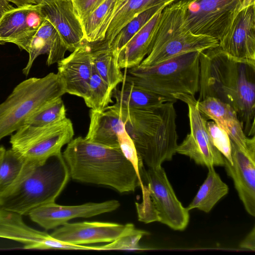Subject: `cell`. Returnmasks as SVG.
I'll return each mask as SVG.
<instances>
[{
    "label": "cell",
    "mask_w": 255,
    "mask_h": 255,
    "mask_svg": "<svg viewBox=\"0 0 255 255\" xmlns=\"http://www.w3.org/2000/svg\"><path fill=\"white\" fill-rule=\"evenodd\" d=\"M200 101L214 97L236 112L244 132H255V62L236 60L218 46L200 52Z\"/></svg>",
    "instance_id": "6da1fadb"
},
{
    "label": "cell",
    "mask_w": 255,
    "mask_h": 255,
    "mask_svg": "<svg viewBox=\"0 0 255 255\" xmlns=\"http://www.w3.org/2000/svg\"><path fill=\"white\" fill-rule=\"evenodd\" d=\"M62 155L74 180L108 186L120 193L133 192L140 186L133 166L120 147L104 146L79 136L67 144Z\"/></svg>",
    "instance_id": "7a4b0ae2"
},
{
    "label": "cell",
    "mask_w": 255,
    "mask_h": 255,
    "mask_svg": "<svg viewBox=\"0 0 255 255\" xmlns=\"http://www.w3.org/2000/svg\"><path fill=\"white\" fill-rule=\"evenodd\" d=\"M174 102L148 109L110 106L120 117L137 152L148 168L161 166L176 153L178 138Z\"/></svg>",
    "instance_id": "3957f363"
},
{
    "label": "cell",
    "mask_w": 255,
    "mask_h": 255,
    "mask_svg": "<svg viewBox=\"0 0 255 255\" xmlns=\"http://www.w3.org/2000/svg\"><path fill=\"white\" fill-rule=\"evenodd\" d=\"M30 160L19 182L0 196V209L28 215L35 208L55 202L65 187L70 176L62 153L43 162Z\"/></svg>",
    "instance_id": "277c9868"
},
{
    "label": "cell",
    "mask_w": 255,
    "mask_h": 255,
    "mask_svg": "<svg viewBox=\"0 0 255 255\" xmlns=\"http://www.w3.org/2000/svg\"><path fill=\"white\" fill-rule=\"evenodd\" d=\"M190 1L176 0L162 9L149 52L139 66H153L184 53L203 51L218 46L216 39L194 34L185 27V15Z\"/></svg>",
    "instance_id": "5b68a950"
},
{
    "label": "cell",
    "mask_w": 255,
    "mask_h": 255,
    "mask_svg": "<svg viewBox=\"0 0 255 255\" xmlns=\"http://www.w3.org/2000/svg\"><path fill=\"white\" fill-rule=\"evenodd\" d=\"M200 52L184 53L151 66L131 68L124 82L168 97L178 93L195 96L199 90Z\"/></svg>",
    "instance_id": "8992f818"
},
{
    "label": "cell",
    "mask_w": 255,
    "mask_h": 255,
    "mask_svg": "<svg viewBox=\"0 0 255 255\" xmlns=\"http://www.w3.org/2000/svg\"><path fill=\"white\" fill-rule=\"evenodd\" d=\"M65 94L64 83L57 73L51 72L20 82L0 104V140L25 125L40 107Z\"/></svg>",
    "instance_id": "52a82bcc"
},
{
    "label": "cell",
    "mask_w": 255,
    "mask_h": 255,
    "mask_svg": "<svg viewBox=\"0 0 255 255\" xmlns=\"http://www.w3.org/2000/svg\"><path fill=\"white\" fill-rule=\"evenodd\" d=\"M142 201L135 202L139 221L159 222L176 231H183L189 222V211L177 198L161 166L145 169L140 175Z\"/></svg>",
    "instance_id": "ba28073f"
},
{
    "label": "cell",
    "mask_w": 255,
    "mask_h": 255,
    "mask_svg": "<svg viewBox=\"0 0 255 255\" xmlns=\"http://www.w3.org/2000/svg\"><path fill=\"white\" fill-rule=\"evenodd\" d=\"M74 135L70 119H65L42 127L24 125L11 134V149L25 158L43 162L53 155L62 153V147Z\"/></svg>",
    "instance_id": "9c48e42d"
},
{
    "label": "cell",
    "mask_w": 255,
    "mask_h": 255,
    "mask_svg": "<svg viewBox=\"0 0 255 255\" xmlns=\"http://www.w3.org/2000/svg\"><path fill=\"white\" fill-rule=\"evenodd\" d=\"M254 3L255 0H190L185 26L194 34L209 36L219 41L237 14Z\"/></svg>",
    "instance_id": "30bf717a"
},
{
    "label": "cell",
    "mask_w": 255,
    "mask_h": 255,
    "mask_svg": "<svg viewBox=\"0 0 255 255\" xmlns=\"http://www.w3.org/2000/svg\"><path fill=\"white\" fill-rule=\"evenodd\" d=\"M188 106L190 132L181 144L176 153L187 156L197 164L208 167L224 166L223 155L212 143L207 129V120L199 110L195 96L178 93L173 95Z\"/></svg>",
    "instance_id": "8fae6325"
},
{
    "label": "cell",
    "mask_w": 255,
    "mask_h": 255,
    "mask_svg": "<svg viewBox=\"0 0 255 255\" xmlns=\"http://www.w3.org/2000/svg\"><path fill=\"white\" fill-rule=\"evenodd\" d=\"M120 206V202L116 200L75 206L60 205L53 202L35 208L28 215L32 221L41 227L50 230L62 226L73 219L90 218L111 212Z\"/></svg>",
    "instance_id": "7c38bea8"
},
{
    "label": "cell",
    "mask_w": 255,
    "mask_h": 255,
    "mask_svg": "<svg viewBox=\"0 0 255 255\" xmlns=\"http://www.w3.org/2000/svg\"><path fill=\"white\" fill-rule=\"evenodd\" d=\"M43 20L39 4L13 6L0 17V44L12 43L27 52Z\"/></svg>",
    "instance_id": "4fadbf2b"
},
{
    "label": "cell",
    "mask_w": 255,
    "mask_h": 255,
    "mask_svg": "<svg viewBox=\"0 0 255 255\" xmlns=\"http://www.w3.org/2000/svg\"><path fill=\"white\" fill-rule=\"evenodd\" d=\"M218 47L236 60L255 62V3L237 14Z\"/></svg>",
    "instance_id": "5bb4252c"
},
{
    "label": "cell",
    "mask_w": 255,
    "mask_h": 255,
    "mask_svg": "<svg viewBox=\"0 0 255 255\" xmlns=\"http://www.w3.org/2000/svg\"><path fill=\"white\" fill-rule=\"evenodd\" d=\"M39 6L43 19L52 24L64 42L67 50L73 52L82 43L84 34L72 0H42Z\"/></svg>",
    "instance_id": "9a60e30c"
},
{
    "label": "cell",
    "mask_w": 255,
    "mask_h": 255,
    "mask_svg": "<svg viewBox=\"0 0 255 255\" xmlns=\"http://www.w3.org/2000/svg\"><path fill=\"white\" fill-rule=\"evenodd\" d=\"M128 226V224L122 225L103 222H68L50 235L59 241L76 245L109 243L122 235Z\"/></svg>",
    "instance_id": "2e32d148"
},
{
    "label": "cell",
    "mask_w": 255,
    "mask_h": 255,
    "mask_svg": "<svg viewBox=\"0 0 255 255\" xmlns=\"http://www.w3.org/2000/svg\"><path fill=\"white\" fill-rule=\"evenodd\" d=\"M232 163L224 156V167L231 177L246 211L255 216V152H245L231 140Z\"/></svg>",
    "instance_id": "e0dca14e"
},
{
    "label": "cell",
    "mask_w": 255,
    "mask_h": 255,
    "mask_svg": "<svg viewBox=\"0 0 255 255\" xmlns=\"http://www.w3.org/2000/svg\"><path fill=\"white\" fill-rule=\"evenodd\" d=\"M57 64V73L64 83L66 93L83 98L92 74L90 42L84 39L77 48Z\"/></svg>",
    "instance_id": "ac0fdd59"
},
{
    "label": "cell",
    "mask_w": 255,
    "mask_h": 255,
    "mask_svg": "<svg viewBox=\"0 0 255 255\" xmlns=\"http://www.w3.org/2000/svg\"><path fill=\"white\" fill-rule=\"evenodd\" d=\"M0 238L21 243L25 249H53L56 239L24 222L22 215L0 208Z\"/></svg>",
    "instance_id": "d6986e66"
},
{
    "label": "cell",
    "mask_w": 255,
    "mask_h": 255,
    "mask_svg": "<svg viewBox=\"0 0 255 255\" xmlns=\"http://www.w3.org/2000/svg\"><path fill=\"white\" fill-rule=\"evenodd\" d=\"M124 127L119 115L109 106L102 112L91 109L89 127L85 138L104 146L120 147L118 134Z\"/></svg>",
    "instance_id": "ffe728a7"
},
{
    "label": "cell",
    "mask_w": 255,
    "mask_h": 255,
    "mask_svg": "<svg viewBox=\"0 0 255 255\" xmlns=\"http://www.w3.org/2000/svg\"><path fill=\"white\" fill-rule=\"evenodd\" d=\"M161 10L156 13L117 54L118 63L121 69L137 66L146 56Z\"/></svg>",
    "instance_id": "44dd1931"
},
{
    "label": "cell",
    "mask_w": 255,
    "mask_h": 255,
    "mask_svg": "<svg viewBox=\"0 0 255 255\" xmlns=\"http://www.w3.org/2000/svg\"><path fill=\"white\" fill-rule=\"evenodd\" d=\"M121 89L117 87L112 91L115 105L133 109L144 110L151 108L167 102H176L173 97L159 95L123 82Z\"/></svg>",
    "instance_id": "7402d4cb"
},
{
    "label": "cell",
    "mask_w": 255,
    "mask_h": 255,
    "mask_svg": "<svg viewBox=\"0 0 255 255\" xmlns=\"http://www.w3.org/2000/svg\"><path fill=\"white\" fill-rule=\"evenodd\" d=\"M90 43L93 64L99 75L113 90L125 78L117 56L105 39Z\"/></svg>",
    "instance_id": "603a6c76"
},
{
    "label": "cell",
    "mask_w": 255,
    "mask_h": 255,
    "mask_svg": "<svg viewBox=\"0 0 255 255\" xmlns=\"http://www.w3.org/2000/svg\"><path fill=\"white\" fill-rule=\"evenodd\" d=\"M176 0H119L105 39L110 44L119 31L142 11L158 5H166Z\"/></svg>",
    "instance_id": "cb8c5ba5"
},
{
    "label": "cell",
    "mask_w": 255,
    "mask_h": 255,
    "mask_svg": "<svg viewBox=\"0 0 255 255\" xmlns=\"http://www.w3.org/2000/svg\"><path fill=\"white\" fill-rule=\"evenodd\" d=\"M207 176L192 202L186 207L189 211L198 209L209 213L216 204L228 194L229 187L221 179L213 166L208 167Z\"/></svg>",
    "instance_id": "d4e9b609"
},
{
    "label": "cell",
    "mask_w": 255,
    "mask_h": 255,
    "mask_svg": "<svg viewBox=\"0 0 255 255\" xmlns=\"http://www.w3.org/2000/svg\"><path fill=\"white\" fill-rule=\"evenodd\" d=\"M119 0H106L82 22L84 39L90 42L104 40Z\"/></svg>",
    "instance_id": "484cf974"
},
{
    "label": "cell",
    "mask_w": 255,
    "mask_h": 255,
    "mask_svg": "<svg viewBox=\"0 0 255 255\" xmlns=\"http://www.w3.org/2000/svg\"><path fill=\"white\" fill-rule=\"evenodd\" d=\"M30 160L11 148L6 150L0 163V196L10 191L22 179Z\"/></svg>",
    "instance_id": "4316f807"
},
{
    "label": "cell",
    "mask_w": 255,
    "mask_h": 255,
    "mask_svg": "<svg viewBox=\"0 0 255 255\" xmlns=\"http://www.w3.org/2000/svg\"><path fill=\"white\" fill-rule=\"evenodd\" d=\"M113 90L97 72L93 64L87 91L83 98L86 106L92 110L102 112L113 102Z\"/></svg>",
    "instance_id": "83f0119b"
},
{
    "label": "cell",
    "mask_w": 255,
    "mask_h": 255,
    "mask_svg": "<svg viewBox=\"0 0 255 255\" xmlns=\"http://www.w3.org/2000/svg\"><path fill=\"white\" fill-rule=\"evenodd\" d=\"M36 34L42 40L47 51L46 64L50 66L58 63L65 57L67 48L52 24L44 20L38 29Z\"/></svg>",
    "instance_id": "f1b7e54d"
},
{
    "label": "cell",
    "mask_w": 255,
    "mask_h": 255,
    "mask_svg": "<svg viewBox=\"0 0 255 255\" xmlns=\"http://www.w3.org/2000/svg\"><path fill=\"white\" fill-rule=\"evenodd\" d=\"M165 6L158 5L142 11L134 17L119 31L110 44L111 48L116 56L132 37L156 13Z\"/></svg>",
    "instance_id": "f546056e"
},
{
    "label": "cell",
    "mask_w": 255,
    "mask_h": 255,
    "mask_svg": "<svg viewBox=\"0 0 255 255\" xmlns=\"http://www.w3.org/2000/svg\"><path fill=\"white\" fill-rule=\"evenodd\" d=\"M66 118V109L60 97L40 107L27 119L25 125L42 127L61 121Z\"/></svg>",
    "instance_id": "4dcf8cb0"
},
{
    "label": "cell",
    "mask_w": 255,
    "mask_h": 255,
    "mask_svg": "<svg viewBox=\"0 0 255 255\" xmlns=\"http://www.w3.org/2000/svg\"><path fill=\"white\" fill-rule=\"evenodd\" d=\"M149 233L136 229L133 224L129 223L126 231L118 239L106 245L99 246L98 251H142L146 250L139 245L140 239Z\"/></svg>",
    "instance_id": "1f68e13d"
},
{
    "label": "cell",
    "mask_w": 255,
    "mask_h": 255,
    "mask_svg": "<svg viewBox=\"0 0 255 255\" xmlns=\"http://www.w3.org/2000/svg\"><path fill=\"white\" fill-rule=\"evenodd\" d=\"M199 111L214 122L239 119L235 110L228 104L214 97L198 101Z\"/></svg>",
    "instance_id": "d6a6232c"
},
{
    "label": "cell",
    "mask_w": 255,
    "mask_h": 255,
    "mask_svg": "<svg viewBox=\"0 0 255 255\" xmlns=\"http://www.w3.org/2000/svg\"><path fill=\"white\" fill-rule=\"evenodd\" d=\"M118 136L120 149L124 156L133 166L139 178L140 187L142 186V182L140 174L145 169L144 163L138 155L134 144L125 127L118 132Z\"/></svg>",
    "instance_id": "836d02e7"
},
{
    "label": "cell",
    "mask_w": 255,
    "mask_h": 255,
    "mask_svg": "<svg viewBox=\"0 0 255 255\" xmlns=\"http://www.w3.org/2000/svg\"><path fill=\"white\" fill-rule=\"evenodd\" d=\"M206 126L213 145L232 163L231 139L226 131L214 121L207 122Z\"/></svg>",
    "instance_id": "e575fe53"
},
{
    "label": "cell",
    "mask_w": 255,
    "mask_h": 255,
    "mask_svg": "<svg viewBox=\"0 0 255 255\" xmlns=\"http://www.w3.org/2000/svg\"><path fill=\"white\" fill-rule=\"evenodd\" d=\"M106 0H72L75 13L81 23Z\"/></svg>",
    "instance_id": "d590c367"
},
{
    "label": "cell",
    "mask_w": 255,
    "mask_h": 255,
    "mask_svg": "<svg viewBox=\"0 0 255 255\" xmlns=\"http://www.w3.org/2000/svg\"><path fill=\"white\" fill-rule=\"evenodd\" d=\"M42 0H0V17L6 11L13 6L20 7L29 5H36Z\"/></svg>",
    "instance_id": "8d00e7d4"
},
{
    "label": "cell",
    "mask_w": 255,
    "mask_h": 255,
    "mask_svg": "<svg viewBox=\"0 0 255 255\" xmlns=\"http://www.w3.org/2000/svg\"><path fill=\"white\" fill-rule=\"evenodd\" d=\"M240 247L242 249H248L252 251H255V228L246 236L240 244Z\"/></svg>",
    "instance_id": "74e56055"
},
{
    "label": "cell",
    "mask_w": 255,
    "mask_h": 255,
    "mask_svg": "<svg viewBox=\"0 0 255 255\" xmlns=\"http://www.w3.org/2000/svg\"><path fill=\"white\" fill-rule=\"evenodd\" d=\"M5 151L6 150L3 147L0 146V163L4 156Z\"/></svg>",
    "instance_id": "f35d334b"
}]
</instances>
